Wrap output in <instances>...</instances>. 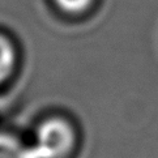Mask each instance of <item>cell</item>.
<instances>
[{
	"mask_svg": "<svg viewBox=\"0 0 158 158\" xmlns=\"http://www.w3.org/2000/svg\"><path fill=\"white\" fill-rule=\"evenodd\" d=\"M73 135L68 124L59 119L43 123L38 129L37 143L27 149V158H60L71 149Z\"/></svg>",
	"mask_w": 158,
	"mask_h": 158,
	"instance_id": "obj_1",
	"label": "cell"
},
{
	"mask_svg": "<svg viewBox=\"0 0 158 158\" xmlns=\"http://www.w3.org/2000/svg\"><path fill=\"white\" fill-rule=\"evenodd\" d=\"M15 50L8 39L0 35V84L10 76L15 65Z\"/></svg>",
	"mask_w": 158,
	"mask_h": 158,
	"instance_id": "obj_2",
	"label": "cell"
},
{
	"mask_svg": "<svg viewBox=\"0 0 158 158\" xmlns=\"http://www.w3.org/2000/svg\"><path fill=\"white\" fill-rule=\"evenodd\" d=\"M0 158H27V149L16 139L0 135Z\"/></svg>",
	"mask_w": 158,
	"mask_h": 158,
	"instance_id": "obj_3",
	"label": "cell"
},
{
	"mask_svg": "<svg viewBox=\"0 0 158 158\" xmlns=\"http://www.w3.org/2000/svg\"><path fill=\"white\" fill-rule=\"evenodd\" d=\"M55 2L65 12L77 13V12H81V10L86 9L93 0H55Z\"/></svg>",
	"mask_w": 158,
	"mask_h": 158,
	"instance_id": "obj_4",
	"label": "cell"
}]
</instances>
